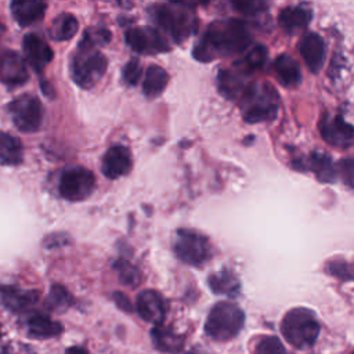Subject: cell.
<instances>
[{
    "instance_id": "39",
    "label": "cell",
    "mask_w": 354,
    "mask_h": 354,
    "mask_svg": "<svg viewBox=\"0 0 354 354\" xmlns=\"http://www.w3.org/2000/svg\"><path fill=\"white\" fill-rule=\"evenodd\" d=\"M65 354H87V350L83 348V347H79V346H73V347H69Z\"/></svg>"
},
{
    "instance_id": "4",
    "label": "cell",
    "mask_w": 354,
    "mask_h": 354,
    "mask_svg": "<svg viewBox=\"0 0 354 354\" xmlns=\"http://www.w3.org/2000/svg\"><path fill=\"white\" fill-rule=\"evenodd\" d=\"M106 58L94 46L80 41L71 64L73 80L83 88H91L105 73Z\"/></svg>"
},
{
    "instance_id": "24",
    "label": "cell",
    "mask_w": 354,
    "mask_h": 354,
    "mask_svg": "<svg viewBox=\"0 0 354 354\" xmlns=\"http://www.w3.org/2000/svg\"><path fill=\"white\" fill-rule=\"evenodd\" d=\"M24 160V147L19 138L0 131V163L17 166Z\"/></svg>"
},
{
    "instance_id": "11",
    "label": "cell",
    "mask_w": 354,
    "mask_h": 354,
    "mask_svg": "<svg viewBox=\"0 0 354 354\" xmlns=\"http://www.w3.org/2000/svg\"><path fill=\"white\" fill-rule=\"evenodd\" d=\"M319 131L322 138L333 147L347 148L354 144V126L348 124L340 115H326L319 123Z\"/></svg>"
},
{
    "instance_id": "37",
    "label": "cell",
    "mask_w": 354,
    "mask_h": 354,
    "mask_svg": "<svg viewBox=\"0 0 354 354\" xmlns=\"http://www.w3.org/2000/svg\"><path fill=\"white\" fill-rule=\"evenodd\" d=\"M264 4L263 3H257V1H250V3H234V7L236 10H239L241 12L245 14H257L261 11V7Z\"/></svg>"
},
{
    "instance_id": "29",
    "label": "cell",
    "mask_w": 354,
    "mask_h": 354,
    "mask_svg": "<svg viewBox=\"0 0 354 354\" xmlns=\"http://www.w3.org/2000/svg\"><path fill=\"white\" fill-rule=\"evenodd\" d=\"M73 303V297L72 295L66 290V288H64L62 285H53L47 297H46V307L51 311H57V313H61V311H65L66 308H69Z\"/></svg>"
},
{
    "instance_id": "23",
    "label": "cell",
    "mask_w": 354,
    "mask_h": 354,
    "mask_svg": "<svg viewBox=\"0 0 354 354\" xmlns=\"http://www.w3.org/2000/svg\"><path fill=\"white\" fill-rule=\"evenodd\" d=\"M152 342L155 347L160 351L170 353V354H178L181 353L184 347V339L181 335H177L171 329L163 326V325H156L152 332Z\"/></svg>"
},
{
    "instance_id": "14",
    "label": "cell",
    "mask_w": 354,
    "mask_h": 354,
    "mask_svg": "<svg viewBox=\"0 0 354 354\" xmlns=\"http://www.w3.org/2000/svg\"><path fill=\"white\" fill-rule=\"evenodd\" d=\"M24 53L26 61L37 73L43 72V69L47 64L51 62L54 55L51 47L35 33H29L24 37Z\"/></svg>"
},
{
    "instance_id": "22",
    "label": "cell",
    "mask_w": 354,
    "mask_h": 354,
    "mask_svg": "<svg viewBox=\"0 0 354 354\" xmlns=\"http://www.w3.org/2000/svg\"><path fill=\"white\" fill-rule=\"evenodd\" d=\"M311 11L303 6H290L285 7L281 10L278 15L279 25L286 30V32H296L308 25L311 21Z\"/></svg>"
},
{
    "instance_id": "18",
    "label": "cell",
    "mask_w": 354,
    "mask_h": 354,
    "mask_svg": "<svg viewBox=\"0 0 354 354\" xmlns=\"http://www.w3.org/2000/svg\"><path fill=\"white\" fill-rule=\"evenodd\" d=\"M47 4L40 0H17L11 3V12L21 26H29L44 17Z\"/></svg>"
},
{
    "instance_id": "8",
    "label": "cell",
    "mask_w": 354,
    "mask_h": 354,
    "mask_svg": "<svg viewBox=\"0 0 354 354\" xmlns=\"http://www.w3.org/2000/svg\"><path fill=\"white\" fill-rule=\"evenodd\" d=\"M173 249L181 261L191 266H201L210 257L207 239L192 230H178Z\"/></svg>"
},
{
    "instance_id": "7",
    "label": "cell",
    "mask_w": 354,
    "mask_h": 354,
    "mask_svg": "<svg viewBox=\"0 0 354 354\" xmlns=\"http://www.w3.org/2000/svg\"><path fill=\"white\" fill-rule=\"evenodd\" d=\"M94 187L95 177L93 171L82 166H72L64 170L58 183L61 196L71 202L84 201L91 195Z\"/></svg>"
},
{
    "instance_id": "36",
    "label": "cell",
    "mask_w": 354,
    "mask_h": 354,
    "mask_svg": "<svg viewBox=\"0 0 354 354\" xmlns=\"http://www.w3.org/2000/svg\"><path fill=\"white\" fill-rule=\"evenodd\" d=\"M337 170L343 181L351 188H354V158L340 160Z\"/></svg>"
},
{
    "instance_id": "32",
    "label": "cell",
    "mask_w": 354,
    "mask_h": 354,
    "mask_svg": "<svg viewBox=\"0 0 354 354\" xmlns=\"http://www.w3.org/2000/svg\"><path fill=\"white\" fill-rule=\"evenodd\" d=\"M256 354H288V353L278 337L263 336L256 346Z\"/></svg>"
},
{
    "instance_id": "30",
    "label": "cell",
    "mask_w": 354,
    "mask_h": 354,
    "mask_svg": "<svg viewBox=\"0 0 354 354\" xmlns=\"http://www.w3.org/2000/svg\"><path fill=\"white\" fill-rule=\"evenodd\" d=\"M113 268L118 272V277H119L122 283H124L127 286H131V288H134L140 283V281H141L140 271L130 261L119 259L113 263Z\"/></svg>"
},
{
    "instance_id": "27",
    "label": "cell",
    "mask_w": 354,
    "mask_h": 354,
    "mask_svg": "<svg viewBox=\"0 0 354 354\" xmlns=\"http://www.w3.org/2000/svg\"><path fill=\"white\" fill-rule=\"evenodd\" d=\"M167 82H169V75L162 66L149 65L145 71V76H144V82H142V91L149 98L158 97L165 90Z\"/></svg>"
},
{
    "instance_id": "5",
    "label": "cell",
    "mask_w": 354,
    "mask_h": 354,
    "mask_svg": "<svg viewBox=\"0 0 354 354\" xmlns=\"http://www.w3.org/2000/svg\"><path fill=\"white\" fill-rule=\"evenodd\" d=\"M278 95L268 84H249L242 95L243 119L248 123L270 122L278 112Z\"/></svg>"
},
{
    "instance_id": "41",
    "label": "cell",
    "mask_w": 354,
    "mask_h": 354,
    "mask_svg": "<svg viewBox=\"0 0 354 354\" xmlns=\"http://www.w3.org/2000/svg\"><path fill=\"white\" fill-rule=\"evenodd\" d=\"M4 30H6V28H4V25H3V22L0 21V36L4 33Z\"/></svg>"
},
{
    "instance_id": "12",
    "label": "cell",
    "mask_w": 354,
    "mask_h": 354,
    "mask_svg": "<svg viewBox=\"0 0 354 354\" xmlns=\"http://www.w3.org/2000/svg\"><path fill=\"white\" fill-rule=\"evenodd\" d=\"M25 59L15 51L6 50L0 54V82L7 86H21L28 80Z\"/></svg>"
},
{
    "instance_id": "9",
    "label": "cell",
    "mask_w": 354,
    "mask_h": 354,
    "mask_svg": "<svg viewBox=\"0 0 354 354\" xmlns=\"http://www.w3.org/2000/svg\"><path fill=\"white\" fill-rule=\"evenodd\" d=\"M15 127L24 133L39 130L43 122V106L37 97L22 94L17 97L8 106Z\"/></svg>"
},
{
    "instance_id": "33",
    "label": "cell",
    "mask_w": 354,
    "mask_h": 354,
    "mask_svg": "<svg viewBox=\"0 0 354 354\" xmlns=\"http://www.w3.org/2000/svg\"><path fill=\"white\" fill-rule=\"evenodd\" d=\"M82 40L88 43V44H91V46H94V47L105 46L111 40V33L105 28L93 26V28L86 29Z\"/></svg>"
},
{
    "instance_id": "16",
    "label": "cell",
    "mask_w": 354,
    "mask_h": 354,
    "mask_svg": "<svg viewBox=\"0 0 354 354\" xmlns=\"http://www.w3.org/2000/svg\"><path fill=\"white\" fill-rule=\"evenodd\" d=\"M299 51L304 59L307 68L317 73L321 71L325 62V43L318 33H307L299 44Z\"/></svg>"
},
{
    "instance_id": "21",
    "label": "cell",
    "mask_w": 354,
    "mask_h": 354,
    "mask_svg": "<svg viewBox=\"0 0 354 354\" xmlns=\"http://www.w3.org/2000/svg\"><path fill=\"white\" fill-rule=\"evenodd\" d=\"M274 72L278 80L286 87H295L301 80V71L297 61L288 54H281L275 58Z\"/></svg>"
},
{
    "instance_id": "25",
    "label": "cell",
    "mask_w": 354,
    "mask_h": 354,
    "mask_svg": "<svg viewBox=\"0 0 354 354\" xmlns=\"http://www.w3.org/2000/svg\"><path fill=\"white\" fill-rule=\"evenodd\" d=\"M77 28H79V22L72 14L61 12L53 19L48 28V35L51 39L57 41H64V40L72 39L76 35Z\"/></svg>"
},
{
    "instance_id": "40",
    "label": "cell",
    "mask_w": 354,
    "mask_h": 354,
    "mask_svg": "<svg viewBox=\"0 0 354 354\" xmlns=\"http://www.w3.org/2000/svg\"><path fill=\"white\" fill-rule=\"evenodd\" d=\"M0 354H11V351L7 346H3V347H0Z\"/></svg>"
},
{
    "instance_id": "1",
    "label": "cell",
    "mask_w": 354,
    "mask_h": 354,
    "mask_svg": "<svg viewBox=\"0 0 354 354\" xmlns=\"http://www.w3.org/2000/svg\"><path fill=\"white\" fill-rule=\"evenodd\" d=\"M250 41L252 36L245 22L239 19L216 21L209 25L192 53L199 61H212L214 57L239 54L249 47Z\"/></svg>"
},
{
    "instance_id": "10",
    "label": "cell",
    "mask_w": 354,
    "mask_h": 354,
    "mask_svg": "<svg viewBox=\"0 0 354 354\" xmlns=\"http://www.w3.org/2000/svg\"><path fill=\"white\" fill-rule=\"evenodd\" d=\"M124 40L129 47L140 54H153L167 51V40L153 28L149 26H137L126 32Z\"/></svg>"
},
{
    "instance_id": "19",
    "label": "cell",
    "mask_w": 354,
    "mask_h": 354,
    "mask_svg": "<svg viewBox=\"0 0 354 354\" xmlns=\"http://www.w3.org/2000/svg\"><path fill=\"white\" fill-rule=\"evenodd\" d=\"M218 91L228 100H236L242 97L248 88L243 72L241 69H223L217 76Z\"/></svg>"
},
{
    "instance_id": "3",
    "label": "cell",
    "mask_w": 354,
    "mask_h": 354,
    "mask_svg": "<svg viewBox=\"0 0 354 354\" xmlns=\"http://www.w3.org/2000/svg\"><path fill=\"white\" fill-rule=\"evenodd\" d=\"M245 322L243 311L231 301L216 303L205 322V332L214 340L225 342L235 337Z\"/></svg>"
},
{
    "instance_id": "31",
    "label": "cell",
    "mask_w": 354,
    "mask_h": 354,
    "mask_svg": "<svg viewBox=\"0 0 354 354\" xmlns=\"http://www.w3.org/2000/svg\"><path fill=\"white\" fill-rule=\"evenodd\" d=\"M267 59V48L264 46L253 47L245 58L241 61V71H257L261 69Z\"/></svg>"
},
{
    "instance_id": "34",
    "label": "cell",
    "mask_w": 354,
    "mask_h": 354,
    "mask_svg": "<svg viewBox=\"0 0 354 354\" xmlns=\"http://www.w3.org/2000/svg\"><path fill=\"white\" fill-rule=\"evenodd\" d=\"M330 275L339 278V279H354V270L350 267V264L342 261V260H333L326 264L325 268Z\"/></svg>"
},
{
    "instance_id": "20",
    "label": "cell",
    "mask_w": 354,
    "mask_h": 354,
    "mask_svg": "<svg viewBox=\"0 0 354 354\" xmlns=\"http://www.w3.org/2000/svg\"><path fill=\"white\" fill-rule=\"evenodd\" d=\"M26 330L28 335L35 339H48L62 333L64 328L59 322L51 319L48 315L37 313L28 318Z\"/></svg>"
},
{
    "instance_id": "2",
    "label": "cell",
    "mask_w": 354,
    "mask_h": 354,
    "mask_svg": "<svg viewBox=\"0 0 354 354\" xmlns=\"http://www.w3.org/2000/svg\"><path fill=\"white\" fill-rule=\"evenodd\" d=\"M281 332L296 348H308L318 337L319 324L313 311L296 307L285 314L281 322Z\"/></svg>"
},
{
    "instance_id": "17",
    "label": "cell",
    "mask_w": 354,
    "mask_h": 354,
    "mask_svg": "<svg viewBox=\"0 0 354 354\" xmlns=\"http://www.w3.org/2000/svg\"><path fill=\"white\" fill-rule=\"evenodd\" d=\"M0 300L10 311L22 313L36 304L39 300V292L25 290L10 285H0Z\"/></svg>"
},
{
    "instance_id": "38",
    "label": "cell",
    "mask_w": 354,
    "mask_h": 354,
    "mask_svg": "<svg viewBox=\"0 0 354 354\" xmlns=\"http://www.w3.org/2000/svg\"><path fill=\"white\" fill-rule=\"evenodd\" d=\"M113 301L116 303V306L123 310V311H131L133 310V306L129 300V297L120 292H115L113 293Z\"/></svg>"
},
{
    "instance_id": "35",
    "label": "cell",
    "mask_w": 354,
    "mask_h": 354,
    "mask_svg": "<svg viewBox=\"0 0 354 354\" xmlns=\"http://www.w3.org/2000/svg\"><path fill=\"white\" fill-rule=\"evenodd\" d=\"M141 77V65L137 59L129 61L123 68V79L126 83L134 86Z\"/></svg>"
},
{
    "instance_id": "13",
    "label": "cell",
    "mask_w": 354,
    "mask_h": 354,
    "mask_svg": "<svg viewBox=\"0 0 354 354\" xmlns=\"http://www.w3.org/2000/svg\"><path fill=\"white\" fill-rule=\"evenodd\" d=\"M136 308L138 315L151 324L160 325L166 315V303L160 293L156 290H142L136 300Z\"/></svg>"
},
{
    "instance_id": "28",
    "label": "cell",
    "mask_w": 354,
    "mask_h": 354,
    "mask_svg": "<svg viewBox=\"0 0 354 354\" xmlns=\"http://www.w3.org/2000/svg\"><path fill=\"white\" fill-rule=\"evenodd\" d=\"M306 169L313 170L318 177V180L326 181V183L333 181L336 176V170L333 167L332 160L324 153H313Z\"/></svg>"
},
{
    "instance_id": "6",
    "label": "cell",
    "mask_w": 354,
    "mask_h": 354,
    "mask_svg": "<svg viewBox=\"0 0 354 354\" xmlns=\"http://www.w3.org/2000/svg\"><path fill=\"white\" fill-rule=\"evenodd\" d=\"M151 15L153 21L176 41L185 40L195 28V14L187 4L173 3V4H158L151 8Z\"/></svg>"
},
{
    "instance_id": "15",
    "label": "cell",
    "mask_w": 354,
    "mask_h": 354,
    "mask_svg": "<svg viewBox=\"0 0 354 354\" xmlns=\"http://www.w3.org/2000/svg\"><path fill=\"white\" fill-rule=\"evenodd\" d=\"M101 169L102 173L112 180L127 174L131 169L130 151L123 145H112L102 158Z\"/></svg>"
},
{
    "instance_id": "26",
    "label": "cell",
    "mask_w": 354,
    "mask_h": 354,
    "mask_svg": "<svg viewBox=\"0 0 354 354\" xmlns=\"http://www.w3.org/2000/svg\"><path fill=\"white\" fill-rule=\"evenodd\" d=\"M207 283L210 289L217 295H225L235 297L239 293V281L230 270H221L209 277Z\"/></svg>"
},
{
    "instance_id": "42",
    "label": "cell",
    "mask_w": 354,
    "mask_h": 354,
    "mask_svg": "<svg viewBox=\"0 0 354 354\" xmlns=\"http://www.w3.org/2000/svg\"><path fill=\"white\" fill-rule=\"evenodd\" d=\"M1 335H3V332H1V325H0V337H1Z\"/></svg>"
},
{
    "instance_id": "43",
    "label": "cell",
    "mask_w": 354,
    "mask_h": 354,
    "mask_svg": "<svg viewBox=\"0 0 354 354\" xmlns=\"http://www.w3.org/2000/svg\"><path fill=\"white\" fill-rule=\"evenodd\" d=\"M351 354H354V351H353V353H351Z\"/></svg>"
}]
</instances>
